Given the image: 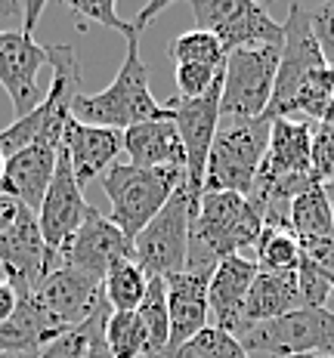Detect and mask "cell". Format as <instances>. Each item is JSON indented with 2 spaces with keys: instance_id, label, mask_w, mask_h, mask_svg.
I'll use <instances>...</instances> for the list:
<instances>
[{
  "instance_id": "5bb4252c",
  "label": "cell",
  "mask_w": 334,
  "mask_h": 358,
  "mask_svg": "<svg viewBox=\"0 0 334 358\" xmlns=\"http://www.w3.org/2000/svg\"><path fill=\"white\" fill-rule=\"evenodd\" d=\"M59 259H62L65 266L81 268V272L106 281L111 266L124 263V259H133V241L109 220L106 213H99L90 204L87 207L84 222H81V229L62 248Z\"/></svg>"
},
{
  "instance_id": "cb8c5ba5",
  "label": "cell",
  "mask_w": 334,
  "mask_h": 358,
  "mask_svg": "<svg viewBox=\"0 0 334 358\" xmlns=\"http://www.w3.org/2000/svg\"><path fill=\"white\" fill-rule=\"evenodd\" d=\"M167 3L170 0H152V3H146L130 22H124V19H118L111 0H65V6H69L74 16H81L84 22H96V25H106L111 31L121 34L124 41H127L133 31H146V25L158 16V13H165Z\"/></svg>"
},
{
  "instance_id": "52a82bcc",
  "label": "cell",
  "mask_w": 334,
  "mask_h": 358,
  "mask_svg": "<svg viewBox=\"0 0 334 358\" xmlns=\"http://www.w3.org/2000/svg\"><path fill=\"white\" fill-rule=\"evenodd\" d=\"M279 50L281 47H244L226 56L220 117H242V121L266 117L276 90Z\"/></svg>"
},
{
  "instance_id": "4316f807",
  "label": "cell",
  "mask_w": 334,
  "mask_h": 358,
  "mask_svg": "<svg viewBox=\"0 0 334 358\" xmlns=\"http://www.w3.org/2000/svg\"><path fill=\"white\" fill-rule=\"evenodd\" d=\"M148 290V275L139 268L137 259L111 266V272L102 281V296H106L111 312H137L143 306V296Z\"/></svg>"
},
{
  "instance_id": "f6af8a7d",
  "label": "cell",
  "mask_w": 334,
  "mask_h": 358,
  "mask_svg": "<svg viewBox=\"0 0 334 358\" xmlns=\"http://www.w3.org/2000/svg\"><path fill=\"white\" fill-rule=\"evenodd\" d=\"M322 124H334V108H331V115H328V117H325V121H322Z\"/></svg>"
},
{
  "instance_id": "2e32d148",
  "label": "cell",
  "mask_w": 334,
  "mask_h": 358,
  "mask_svg": "<svg viewBox=\"0 0 334 358\" xmlns=\"http://www.w3.org/2000/svg\"><path fill=\"white\" fill-rule=\"evenodd\" d=\"M87 207L90 204H87L81 182L74 179L69 155H65V148H59L53 182L43 195L41 210H37V226H41L43 241L53 253H62V248L74 238V232L81 229V222L87 216Z\"/></svg>"
},
{
  "instance_id": "30bf717a",
  "label": "cell",
  "mask_w": 334,
  "mask_h": 358,
  "mask_svg": "<svg viewBox=\"0 0 334 358\" xmlns=\"http://www.w3.org/2000/svg\"><path fill=\"white\" fill-rule=\"evenodd\" d=\"M328 69L322 59L313 25H309V13L307 6L291 3L288 6V19H285V37H281V50H279V74H276V90H272V102L266 108V117H291L294 99L303 90L309 78L316 71Z\"/></svg>"
},
{
  "instance_id": "83f0119b",
  "label": "cell",
  "mask_w": 334,
  "mask_h": 358,
  "mask_svg": "<svg viewBox=\"0 0 334 358\" xmlns=\"http://www.w3.org/2000/svg\"><path fill=\"white\" fill-rule=\"evenodd\" d=\"M257 250V266L260 268H272V272H297L300 266V241L288 226H272L263 222L260 238L254 244Z\"/></svg>"
},
{
  "instance_id": "d590c367",
  "label": "cell",
  "mask_w": 334,
  "mask_h": 358,
  "mask_svg": "<svg viewBox=\"0 0 334 358\" xmlns=\"http://www.w3.org/2000/svg\"><path fill=\"white\" fill-rule=\"evenodd\" d=\"M309 13V25H313V37L322 50V59L328 69H334V0L328 3H319Z\"/></svg>"
},
{
  "instance_id": "bcb514c9",
  "label": "cell",
  "mask_w": 334,
  "mask_h": 358,
  "mask_svg": "<svg viewBox=\"0 0 334 358\" xmlns=\"http://www.w3.org/2000/svg\"><path fill=\"white\" fill-rule=\"evenodd\" d=\"M331 300H334V281H331Z\"/></svg>"
},
{
  "instance_id": "277c9868",
  "label": "cell",
  "mask_w": 334,
  "mask_h": 358,
  "mask_svg": "<svg viewBox=\"0 0 334 358\" xmlns=\"http://www.w3.org/2000/svg\"><path fill=\"white\" fill-rule=\"evenodd\" d=\"M186 185L183 167H133V164H115L102 173V189L111 201L109 220L124 235L137 238L161 207L174 198V192Z\"/></svg>"
},
{
  "instance_id": "4fadbf2b",
  "label": "cell",
  "mask_w": 334,
  "mask_h": 358,
  "mask_svg": "<svg viewBox=\"0 0 334 358\" xmlns=\"http://www.w3.org/2000/svg\"><path fill=\"white\" fill-rule=\"evenodd\" d=\"M62 263L59 253L47 248L37 226V216L22 207L19 220L13 222L6 232H0V268H4V281L16 290V296L34 294V287L47 278L53 268Z\"/></svg>"
},
{
  "instance_id": "603a6c76",
  "label": "cell",
  "mask_w": 334,
  "mask_h": 358,
  "mask_svg": "<svg viewBox=\"0 0 334 358\" xmlns=\"http://www.w3.org/2000/svg\"><path fill=\"white\" fill-rule=\"evenodd\" d=\"M300 309V294H297V272H272L260 268L254 285L244 300V327L276 322V318L291 315Z\"/></svg>"
},
{
  "instance_id": "f546056e",
  "label": "cell",
  "mask_w": 334,
  "mask_h": 358,
  "mask_svg": "<svg viewBox=\"0 0 334 358\" xmlns=\"http://www.w3.org/2000/svg\"><path fill=\"white\" fill-rule=\"evenodd\" d=\"M170 59L176 65H211V69H223L226 53H223V43L217 41V34L192 28V31L180 34L170 43Z\"/></svg>"
},
{
  "instance_id": "8992f818",
  "label": "cell",
  "mask_w": 334,
  "mask_h": 358,
  "mask_svg": "<svg viewBox=\"0 0 334 358\" xmlns=\"http://www.w3.org/2000/svg\"><path fill=\"white\" fill-rule=\"evenodd\" d=\"M202 198L192 195L189 182L174 192L161 213L133 238V259L148 278H174L186 272L189 259V232Z\"/></svg>"
},
{
  "instance_id": "9c48e42d",
  "label": "cell",
  "mask_w": 334,
  "mask_h": 358,
  "mask_svg": "<svg viewBox=\"0 0 334 358\" xmlns=\"http://www.w3.org/2000/svg\"><path fill=\"white\" fill-rule=\"evenodd\" d=\"M192 16L202 31L217 34L223 53L244 47H281L285 25L257 0H192Z\"/></svg>"
},
{
  "instance_id": "b9f144b4",
  "label": "cell",
  "mask_w": 334,
  "mask_h": 358,
  "mask_svg": "<svg viewBox=\"0 0 334 358\" xmlns=\"http://www.w3.org/2000/svg\"><path fill=\"white\" fill-rule=\"evenodd\" d=\"M0 358H37L34 352H0Z\"/></svg>"
},
{
  "instance_id": "836d02e7",
  "label": "cell",
  "mask_w": 334,
  "mask_h": 358,
  "mask_svg": "<svg viewBox=\"0 0 334 358\" xmlns=\"http://www.w3.org/2000/svg\"><path fill=\"white\" fill-rule=\"evenodd\" d=\"M313 173L322 185L334 179V124L313 127Z\"/></svg>"
},
{
  "instance_id": "ab89813d",
  "label": "cell",
  "mask_w": 334,
  "mask_h": 358,
  "mask_svg": "<svg viewBox=\"0 0 334 358\" xmlns=\"http://www.w3.org/2000/svg\"><path fill=\"white\" fill-rule=\"evenodd\" d=\"M84 358H115L109 352L106 346V324H102V331H96V337L90 340V346H87V355Z\"/></svg>"
},
{
  "instance_id": "d6986e66",
  "label": "cell",
  "mask_w": 334,
  "mask_h": 358,
  "mask_svg": "<svg viewBox=\"0 0 334 358\" xmlns=\"http://www.w3.org/2000/svg\"><path fill=\"white\" fill-rule=\"evenodd\" d=\"M214 272H183L167 278V315H170V346L167 358H174L195 334H202L211 322L207 309V285Z\"/></svg>"
},
{
  "instance_id": "9a60e30c",
  "label": "cell",
  "mask_w": 334,
  "mask_h": 358,
  "mask_svg": "<svg viewBox=\"0 0 334 358\" xmlns=\"http://www.w3.org/2000/svg\"><path fill=\"white\" fill-rule=\"evenodd\" d=\"M47 65V47L32 34L0 31V87L6 90L16 117H25L43 102L47 90L37 84V74Z\"/></svg>"
},
{
  "instance_id": "d6a6232c",
  "label": "cell",
  "mask_w": 334,
  "mask_h": 358,
  "mask_svg": "<svg viewBox=\"0 0 334 358\" xmlns=\"http://www.w3.org/2000/svg\"><path fill=\"white\" fill-rule=\"evenodd\" d=\"M331 281H334L331 272H325V268L316 266L313 259L300 257V266H297L300 309H325V303L331 300Z\"/></svg>"
},
{
  "instance_id": "e0dca14e",
  "label": "cell",
  "mask_w": 334,
  "mask_h": 358,
  "mask_svg": "<svg viewBox=\"0 0 334 358\" xmlns=\"http://www.w3.org/2000/svg\"><path fill=\"white\" fill-rule=\"evenodd\" d=\"M303 173H313V127L297 117H276L270 124V143L251 192Z\"/></svg>"
},
{
  "instance_id": "d4e9b609",
  "label": "cell",
  "mask_w": 334,
  "mask_h": 358,
  "mask_svg": "<svg viewBox=\"0 0 334 358\" xmlns=\"http://www.w3.org/2000/svg\"><path fill=\"white\" fill-rule=\"evenodd\" d=\"M288 226L297 235V241H309V238H331L334 235V213L325 198L322 185H313L309 192L297 195L288 210Z\"/></svg>"
},
{
  "instance_id": "f1b7e54d",
  "label": "cell",
  "mask_w": 334,
  "mask_h": 358,
  "mask_svg": "<svg viewBox=\"0 0 334 358\" xmlns=\"http://www.w3.org/2000/svg\"><path fill=\"white\" fill-rule=\"evenodd\" d=\"M106 346L115 358H146L148 340L137 312H109L106 318Z\"/></svg>"
},
{
  "instance_id": "1f68e13d",
  "label": "cell",
  "mask_w": 334,
  "mask_h": 358,
  "mask_svg": "<svg viewBox=\"0 0 334 358\" xmlns=\"http://www.w3.org/2000/svg\"><path fill=\"white\" fill-rule=\"evenodd\" d=\"M109 303L102 306L99 312H93L90 318H87L84 324H78L74 331L62 334L59 340H53L47 349H43L37 358H84L87 355V346H90V340L96 337V331H102V324H106L109 318Z\"/></svg>"
},
{
  "instance_id": "f35d334b",
  "label": "cell",
  "mask_w": 334,
  "mask_h": 358,
  "mask_svg": "<svg viewBox=\"0 0 334 358\" xmlns=\"http://www.w3.org/2000/svg\"><path fill=\"white\" fill-rule=\"evenodd\" d=\"M16 303H19V296H16V290H13L10 285H6L4 278H0V324L6 322V318L16 312Z\"/></svg>"
},
{
  "instance_id": "7bdbcfd3",
  "label": "cell",
  "mask_w": 334,
  "mask_h": 358,
  "mask_svg": "<svg viewBox=\"0 0 334 358\" xmlns=\"http://www.w3.org/2000/svg\"><path fill=\"white\" fill-rule=\"evenodd\" d=\"M4 167H6V155H4V148H0V176H4Z\"/></svg>"
},
{
  "instance_id": "74e56055",
  "label": "cell",
  "mask_w": 334,
  "mask_h": 358,
  "mask_svg": "<svg viewBox=\"0 0 334 358\" xmlns=\"http://www.w3.org/2000/svg\"><path fill=\"white\" fill-rule=\"evenodd\" d=\"M19 213H22V204H19V201L0 192V232H6V229H10L13 222L19 220Z\"/></svg>"
},
{
  "instance_id": "60d3db41",
  "label": "cell",
  "mask_w": 334,
  "mask_h": 358,
  "mask_svg": "<svg viewBox=\"0 0 334 358\" xmlns=\"http://www.w3.org/2000/svg\"><path fill=\"white\" fill-rule=\"evenodd\" d=\"M322 192H325V198H328L331 213H334V179H331V182H325V185H322Z\"/></svg>"
},
{
  "instance_id": "484cf974",
  "label": "cell",
  "mask_w": 334,
  "mask_h": 358,
  "mask_svg": "<svg viewBox=\"0 0 334 358\" xmlns=\"http://www.w3.org/2000/svg\"><path fill=\"white\" fill-rule=\"evenodd\" d=\"M137 315L146 327V340H148L146 358H167L170 315H167V281L165 278H148V290L143 296V306L137 309Z\"/></svg>"
},
{
  "instance_id": "4dcf8cb0",
  "label": "cell",
  "mask_w": 334,
  "mask_h": 358,
  "mask_svg": "<svg viewBox=\"0 0 334 358\" xmlns=\"http://www.w3.org/2000/svg\"><path fill=\"white\" fill-rule=\"evenodd\" d=\"M174 358H251V352L232 337V334L207 324L204 331L195 334Z\"/></svg>"
},
{
  "instance_id": "5b68a950",
  "label": "cell",
  "mask_w": 334,
  "mask_h": 358,
  "mask_svg": "<svg viewBox=\"0 0 334 358\" xmlns=\"http://www.w3.org/2000/svg\"><path fill=\"white\" fill-rule=\"evenodd\" d=\"M270 117H257V121L220 117L211 158H207L204 192H232L244 198L251 195L266 155V143H270Z\"/></svg>"
},
{
  "instance_id": "ac0fdd59",
  "label": "cell",
  "mask_w": 334,
  "mask_h": 358,
  "mask_svg": "<svg viewBox=\"0 0 334 358\" xmlns=\"http://www.w3.org/2000/svg\"><path fill=\"white\" fill-rule=\"evenodd\" d=\"M260 266L257 259L229 257L214 268L211 285H207V309H211V327L239 337L244 331V300L254 285Z\"/></svg>"
},
{
  "instance_id": "7a4b0ae2",
  "label": "cell",
  "mask_w": 334,
  "mask_h": 358,
  "mask_svg": "<svg viewBox=\"0 0 334 358\" xmlns=\"http://www.w3.org/2000/svg\"><path fill=\"white\" fill-rule=\"evenodd\" d=\"M143 31H133L127 37V53L118 69L115 80L93 96L81 93L71 106V117L81 124L93 127H111V130H127L133 124L143 121H165L174 117V111L161 106L148 90V69L143 62Z\"/></svg>"
},
{
  "instance_id": "ee69618b",
  "label": "cell",
  "mask_w": 334,
  "mask_h": 358,
  "mask_svg": "<svg viewBox=\"0 0 334 358\" xmlns=\"http://www.w3.org/2000/svg\"><path fill=\"white\" fill-rule=\"evenodd\" d=\"M288 358H328V355H288Z\"/></svg>"
},
{
  "instance_id": "8fae6325",
  "label": "cell",
  "mask_w": 334,
  "mask_h": 358,
  "mask_svg": "<svg viewBox=\"0 0 334 358\" xmlns=\"http://www.w3.org/2000/svg\"><path fill=\"white\" fill-rule=\"evenodd\" d=\"M34 306L41 309V315L47 318V324L62 337V334L74 331L78 324H84L93 312H99L106 306L102 296V281L93 275L71 268L59 263L41 285L34 287V294H28Z\"/></svg>"
},
{
  "instance_id": "8d00e7d4",
  "label": "cell",
  "mask_w": 334,
  "mask_h": 358,
  "mask_svg": "<svg viewBox=\"0 0 334 358\" xmlns=\"http://www.w3.org/2000/svg\"><path fill=\"white\" fill-rule=\"evenodd\" d=\"M43 0H25V3H19V13H22V31L34 37V28H37V19L43 16Z\"/></svg>"
},
{
  "instance_id": "3957f363",
  "label": "cell",
  "mask_w": 334,
  "mask_h": 358,
  "mask_svg": "<svg viewBox=\"0 0 334 358\" xmlns=\"http://www.w3.org/2000/svg\"><path fill=\"white\" fill-rule=\"evenodd\" d=\"M47 65L53 78L47 84L43 102L25 117H16L6 130H0V148L6 158L28 145H62V130L71 121L74 99L81 96V69L69 43H50Z\"/></svg>"
},
{
  "instance_id": "6da1fadb",
  "label": "cell",
  "mask_w": 334,
  "mask_h": 358,
  "mask_svg": "<svg viewBox=\"0 0 334 358\" xmlns=\"http://www.w3.org/2000/svg\"><path fill=\"white\" fill-rule=\"evenodd\" d=\"M263 216L244 195L204 192L189 232L186 272H214L223 259L242 257V248H254Z\"/></svg>"
},
{
  "instance_id": "ffe728a7",
  "label": "cell",
  "mask_w": 334,
  "mask_h": 358,
  "mask_svg": "<svg viewBox=\"0 0 334 358\" xmlns=\"http://www.w3.org/2000/svg\"><path fill=\"white\" fill-rule=\"evenodd\" d=\"M62 148L69 155L74 179L84 189L87 182H93L96 176L102 179V173L118 164V155L124 152V136H121V130L81 124L71 117L62 130Z\"/></svg>"
},
{
  "instance_id": "7c38bea8",
  "label": "cell",
  "mask_w": 334,
  "mask_h": 358,
  "mask_svg": "<svg viewBox=\"0 0 334 358\" xmlns=\"http://www.w3.org/2000/svg\"><path fill=\"white\" fill-rule=\"evenodd\" d=\"M220 102H223V69L211 90L195 99H170L167 108L174 111V127L180 133V143L186 152V182H189L192 195H204V173L207 158H211V145L220 127Z\"/></svg>"
},
{
  "instance_id": "44dd1931",
  "label": "cell",
  "mask_w": 334,
  "mask_h": 358,
  "mask_svg": "<svg viewBox=\"0 0 334 358\" xmlns=\"http://www.w3.org/2000/svg\"><path fill=\"white\" fill-rule=\"evenodd\" d=\"M59 148L62 145H28L22 152L10 155L4 176H0V192L16 198L22 207H28L37 216L43 195H47L50 182H53Z\"/></svg>"
},
{
  "instance_id": "e575fe53",
  "label": "cell",
  "mask_w": 334,
  "mask_h": 358,
  "mask_svg": "<svg viewBox=\"0 0 334 358\" xmlns=\"http://www.w3.org/2000/svg\"><path fill=\"white\" fill-rule=\"evenodd\" d=\"M220 69H211V65H176L174 80L176 90H180V99H195L211 90V84L217 80Z\"/></svg>"
},
{
  "instance_id": "ba28073f",
  "label": "cell",
  "mask_w": 334,
  "mask_h": 358,
  "mask_svg": "<svg viewBox=\"0 0 334 358\" xmlns=\"http://www.w3.org/2000/svg\"><path fill=\"white\" fill-rule=\"evenodd\" d=\"M244 349L270 352L276 358L288 355H328L334 358V312L328 309H294L276 322L248 324L235 337Z\"/></svg>"
},
{
  "instance_id": "7402d4cb",
  "label": "cell",
  "mask_w": 334,
  "mask_h": 358,
  "mask_svg": "<svg viewBox=\"0 0 334 358\" xmlns=\"http://www.w3.org/2000/svg\"><path fill=\"white\" fill-rule=\"evenodd\" d=\"M127 164L133 167H183L186 170V152L180 143V133L174 127V117L165 121H143L133 124L121 133Z\"/></svg>"
}]
</instances>
